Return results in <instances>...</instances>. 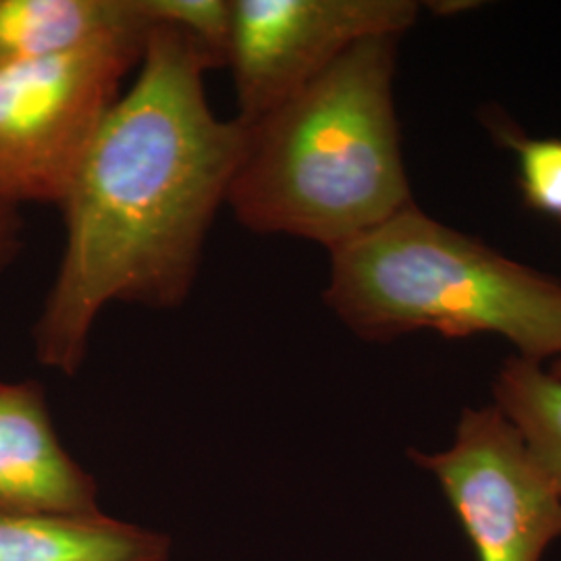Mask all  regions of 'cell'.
I'll list each match as a JSON object with an SVG mask.
<instances>
[{"instance_id":"13","label":"cell","mask_w":561,"mask_h":561,"mask_svg":"<svg viewBox=\"0 0 561 561\" xmlns=\"http://www.w3.org/2000/svg\"><path fill=\"white\" fill-rule=\"evenodd\" d=\"M25 222L21 208L0 202V275H4L20 259L25 245Z\"/></svg>"},{"instance_id":"10","label":"cell","mask_w":561,"mask_h":561,"mask_svg":"<svg viewBox=\"0 0 561 561\" xmlns=\"http://www.w3.org/2000/svg\"><path fill=\"white\" fill-rule=\"evenodd\" d=\"M495 405L516 426L561 493V379L542 362L512 356L495 377Z\"/></svg>"},{"instance_id":"11","label":"cell","mask_w":561,"mask_h":561,"mask_svg":"<svg viewBox=\"0 0 561 561\" xmlns=\"http://www.w3.org/2000/svg\"><path fill=\"white\" fill-rule=\"evenodd\" d=\"M150 25H169L194 42L213 62H229L233 32V0H136Z\"/></svg>"},{"instance_id":"7","label":"cell","mask_w":561,"mask_h":561,"mask_svg":"<svg viewBox=\"0 0 561 561\" xmlns=\"http://www.w3.org/2000/svg\"><path fill=\"white\" fill-rule=\"evenodd\" d=\"M96 512L99 482L60 439L46 387L0 379V518Z\"/></svg>"},{"instance_id":"1","label":"cell","mask_w":561,"mask_h":561,"mask_svg":"<svg viewBox=\"0 0 561 561\" xmlns=\"http://www.w3.org/2000/svg\"><path fill=\"white\" fill-rule=\"evenodd\" d=\"M208 69L180 30L150 25L136 80L59 204L65 245L32 327L44 368L76 377L113 301L173 310L190 298L250 136L240 119L213 111Z\"/></svg>"},{"instance_id":"8","label":"cell","mask_w":561,"mask_h":561,"mask_svg":"<svg viewBox=\"0 0 561 561\" xmlns=\"http://www.w3.org/2000/svg\"><path fill=\"white\" fill-rule=\"evenodd\" d=\"M173 539L106 512L0 518V561H171Z\"/></svg>"},{"instance_id":"5","label":"cell","mask_w":561,"mask_h":561,"mask_svg":"<svg viewBox=\"0 0 561 561\" xmlns=\"http://www.w3.org/2000/svg\"><path fill=\"white\" fill-rule=\"evenodd\" d=\"M451 505L477 561H541L561 537V493L493 405L466 408L443 451L410 449Z\"/></svg>"},{"instance_id":"4","label":"cell","mask_w":561,"mask_h":561,"mask_svg":"<svg viewBox=\"0 0 561 561\" xmlns=\"http://www.w3.org/2000/svg\"><path fill=\"white\" fill-rule=\"evenodd\" d=\"M150 25L0 67V202L59 208L83 154L140 67Z\"/></svg>"},{"instance_id":"3","label":"cell","mask_w":561,"mask_h":561,"mask_svg":"<svg viewBox=\"0 0 561 561\" xmlns=\"http://www.w3.org/2000/svg\"><path fill=\"white\" fill-rule=\"evenodd\" d=\"M331 254L324 301L354 335H500L518 356H561V280L428 217L412 202Z\"/></svg>"},{"instance_id":"6","label":"cell","mask_w":561,"mask_h":561,"mask_svg":"<svg viewBox=\"0 0 561 561\" xmlns=\"http://www.w3.org/2000/svg\"><path fill=\"white\" fill-rule=\"evenodd\" d=\"M419 13L412 0H233L236 119L259 123L354 44L401 36Z\"/></svg>"},{"instance_id":"14","label":"cell","mask_w":561,"mask_h":561,"mask_svg":"<svg viewBox=\"0 0 561 561\" xmlns=\"http://www.w3.org/2000/svg\"><path fill=\"white\" fill-rule=\"evenodd\" d=\"M549 370H551L556 377H560L561 379V356L560 358H556V360H553V364H551V368H549Z\"/></svg>"},{"instance_id":"9","label":"cell","mask_w":561,"mask_h":561,"mask_svg":"<svg viewBox=\"0 0 561 561\" xmlns=\"http://www.w3.org/2000/svg\"><path fill=\"white\" fill-rule=\"evenodd\" d=\"M150 25L136 0H0V67L48 59Z\"/></svg>"},{"instance_id":"2","label":"cell","mask_w":561,"mask_h":561,"mask_svg":"<svg viewBox=\"0 0 561 561\" xmlns=\"http://www.w3.org/2000/svg\"><path fill=\"white\" fill-rule=\"evenodd\" d=\"M400 38L354 44L250 125L227 196L240 225L331 252L414 202L393 94Z\"/></svg>"},{"instance_id":"12","label":"cell","mask_w":561,"mask_h":561,"mask_svg":"<svg viewBox=\"0 0 561 561\" xmlns=\"http://www.w3.org/2000/svg\"><path fill=\"white\" fill-rule=\"evenodd\" d=\"M518 152L520 190L528 208L551 219H561L560 138H514Z\"/></svg>"}]
</instances>
